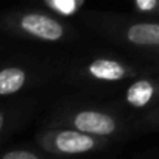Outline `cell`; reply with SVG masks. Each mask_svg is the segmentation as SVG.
<instances>
[{
  "label": "cell",
  "instance_id": "6da1fadb",
  "mask_svg": "<svg viewBox=\"0 0 159 159\" xmlns=\"http://www.w3.org/2000/svg\"><path fill=\"white\" fill-rule=\"evenodd\" d=\"M109 140L111 139L108 137L94 136L70 126L48 129L39 139L41 147L45 151L59 156H80L95 153L105 150L109 145Z\"/></svg>",
  "mask_w": 159,
  "mask_h": 159
},
{
  "label": "cell",
  "instance_id": "7a4b0ae2",
  "mask_svg": "<svg viewBox=\"0 0 159 159\" xmlns=\"http://www.w3.org/2000/svg\"><path fill=\"white\" fill-rule=\"evenodd\" d=\"M61 125L70 126L100 137H116L125 133L126 125L119 116L98 108H76L69 109L61 116Z\"/></svg>",
  "mask_w": 159,
  "mask_h": 159
},
{
  "label": "cell",
  "instance_id": "3957f363",
  "mask_svg": "<svg viewBox=\"0 0 159 159\" xmlns=\"http://www.w3.org/2000/svg\"><path fill=\"white\" fill-rule=\"evenodd\" d=\"M81 75L94 83L112 84L136 78L139 70L123 59L114 56H97L81 69Z\"/></svg>",
  "mask_w": 159,
  "mask_h": 159
},
{
  "label": "cell",
  "instance_id": "277c9868",
  "mask_svg": "<svg viewBox=\"0 0 159 159\" xmlns=\"http://www.w3.org/2000/svg\"><path fill=\"white\" fill-rule=\"evenodd\" d=\"M17 27L24 34L44 42H58L67 36V28L61 20L42 13L22 14L17 20Z\"/></svg>",
  "mask_w": 159,
  "mask_h": 159
},
{
  "label": "cell",
  "instance_id": "5b68a950",
  "mask_svg": "<svg viewBox=\"0 0 159 159\" xmlns=\"http://www.w3.org/2000/svg\"><path fill=\"white\" fill-rule=\"evenodd\" d=\"M123 102L134 111H154L159 105V76H136L125 89Z\"/></svg>",
  "mask_w": 159,
  "mask_h": 159
},
{
  "label": "cell",
  "instance_id": "8992f818",
  "mask_svg": "<svg viewBox=\"0 0 159 159\" xmlns=\"http://www.w3.org/2000/svg\"><path fill=\"white\" fill-rule=\"evenodd\" d=\"M116 34L126 44L140 48H159V22H129L119 25Z\"/></svg>",
  "mask_w": 159,
  "mask_h": 159
},
{
  "label": "cell",
  "instance_id": "52a82bcc",
  "mask_svg": "<svg viewBox=\"0 0 159 159\" xmlns=\"http://www.w3.org/2000/svg\"><path fill=\"white\" fill-rule=\"evenodd\" d=\"M27 83V72L20 67H7L0 70V95H13Z\"/></svg>",
  "mask_w": 159,
  "mask_h": 159
},
{
  "label": "cell",
  "instance_id": "ba28073f",
  "mask_svg": "<svg viewBox=\"0 0 159 159\" xmlns=\"http://www.w3.org/2000/svg\"><path fill=\"white\" fill-rule=\"evenodd\" d=\"M84 0H45V5L61 16H73L83 7Z\"/></svg>",
  "mask_w": 159,
  "mask_h": 159
},
{
  "label": "cell",
  "instance_id": "9c48e42d",
  "mask_svg": "<svg viewBox=\"0 0 159 159\" xmlns=\"http://www.w3.org/2000/svg\"><path fill=\"white\" fill-rule=\"evenodd\" d=\"M3 159H39L41 154L33 150H11L2 154Z\"/></svg>",
  "mask_w": 159,
  "mask_h": 159
},
{
  "label": "cell",
  "instance_id": "30bf717a",
  "mask_svg": "<svg viewBox=\"0 0 159 159\" xmlns=\"http://www.w3.org/2000/svg\"><path fill=\"white\" fill-rule=\"evenodd\" d=\"M134 7L142 13L159 11V0H134Z\"/></svg>",
  "mask_w": 159,
  "mask_h": 159
},
{
  "label": "cell",
  "instance_id": "8fae6325",
  "mask_svg": "<svg viewBox=\"0 0 159 159\" xmlns=\"http://www.w3.org/2000/svg\"><path fill=\"white\" fill-rule=\"evenodd\" d=\"M3 125H5V116H3V112H2V111H0V133H2Z\"/></svg>",
  "mask_w": 159,
  "mask_h": 159
},
{
  "label": "cell",
  "instance_id": "7c38bea8",
  "mask_svg": "<svg viewBox=\"0 0 159 159\" xmlns=\"http://www.w3.org/2000/svg\"><path fill=\"white\" fill-rule=\"evenodd\" d=\"M153 117H154V119L157 120V123H159V105H157V108L153 111Z\"/></svg>",
  "mask_w": 159,
  "mask_h": 159
},
{
  "label": "cell",
  "instance_id": "4fadbf2b",
  "mask_svg": "<svg viewBox=\"0 0 159 159\" xmlns=\"http://www.w3.org/2000/svg\"><path fill=\"white\" fill-rule=\"evenodd\" d=\"M157 50H159V48H157Z\"/></svg>",
  "mask_w": 159,
  "mask_h": 159
}]
</instances>
